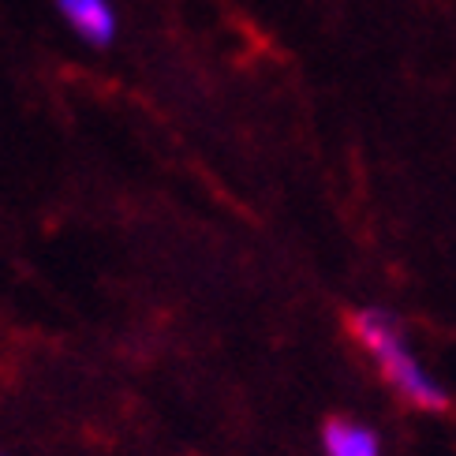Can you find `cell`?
<instances>
[{
    "label": "cell",
    "mask_w": 456,
    "mask_h": 456,
    "mask_svg": "<svg viewBox=\"0 0 456 456\" xmlns=\"http://www.w3.org/2000/svg\"><path fill=\"white\" fill-rule=\"evenodd\" d=\"M348 330L359 345L374 355L378 370H382L389 389L401 396V401H408L411 408H423V411H445L449 408V389L434 374H427L419 355H415L408 345L401 318L393 311L359 307L348 314Z\"/></svg>",
    "instance_id": "6da1fadb"
},
{
    "label": "cell",
    "mask_w": 456,
    "mask_h": 456,
    "mask_svg": "<svg viewBox=\"0 0 456 456\" xmlns=\"http://www.w3.org/2000/svg\"><path fill=\"white\" fill-rule=\"evenodd\" d=\"M56 12L75 30V37H83L94 49H109L117 42L120 19L112 0H56Z\"/></svg>",
    "instance_id": "7a4b0ae2"
},
{
    "label": "cell",
    "mask_w": 456,
    "mask_h": 456,
    "mask_svg": "<svg viewBox=\"0 0 456 456\" xmlns=\"http://www.w3.org/2000/svg\"><path fill=\"white\" fill-rule=\"evenodd\" d=\"M322 452L326 456H382L378 430L352 419V415H330L322 423Z\"/></svg>",
    "instance_id": "3957f363"
},
{
    "label": "cell",
    "mask_w": 456,
    "mask_h": 456,
    "mask_svg": "<svg viewBox=\"0 0 456 456\" xmlns=\"http://www.w3.org/2000/svg\"><path fill=\"white\" fill-rule=\"evenodd\" d=\"M0 456H8V452H0Z\"/></svg>",
    "instance_id": "277c9868"
}]
</instances>
